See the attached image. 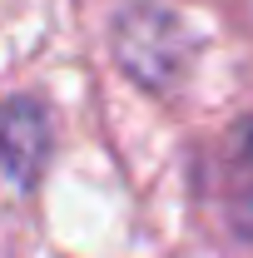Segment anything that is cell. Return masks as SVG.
I'll list each match as a JSON object with an SVG mask.
<instances>
[{
  "label": "cell",
  "mask_w": 253,
  "mask_h": 258,
  "mask_svg": "<svg viewBox=\"0 0 253 258\" xmlns=\"http://www.w3.org/2000/svg\"><path fill=\"white\" fill-rule=\"evenodd\" d=\"M109 50L134 85L149 95H174L194 70L199 40L169 0H124L109 20Z\"/></svg>",
  "instance_id": "obj_1"
},
{
  "label": "cell",
  "mask_w": 253,
  "mask_h": 258,
  "mask_svg": "<svg viewBox=\"0 0 253 258\" xmlns=\"http://www.w3.org/2000/svg\"><path fill=\"white\" fill-rule=\"evenodd\" d=\"M214 199L228 233L253 243V114L233 119L214 144Z\"/></svg>",
  "instance_id": "obj_3"
},
{
  "label": "cell",
  "mask_w": 253,
  "mask_h": 258,
  "mask_svg": "<svg viewBox=\"0 0 253 258\" xmlns=\"http://www.w3.org/2000/svg\"><path fill=\"white\" fill-rule=\"evenodd\" d=\"M50 144H55V124H50L45 99H0V199H25L40 184Z\"/></svg>",
  "instance_id": "obj_2"
}]
</instances>
